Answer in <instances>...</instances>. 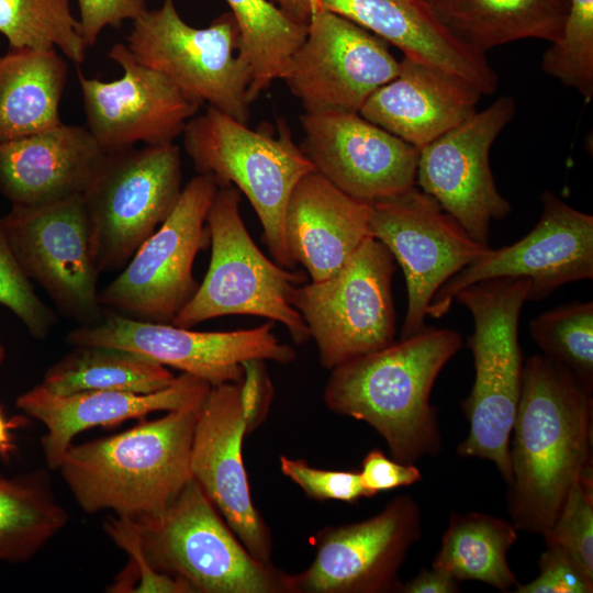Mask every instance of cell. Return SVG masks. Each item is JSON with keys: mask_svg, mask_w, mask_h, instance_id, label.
<instances>
[{"mask_svg": "<svg viewBox=\"0 0 593 593\" xmlns=\"http://www.w3.org/2000/svg\"><path fill=\"white\" fill-rule=\"evenodd\" d=\"M592 390L544 355L523 365L510 443L507 512L517 530L545 535L572 485L592 475Z\"/></svg>", "mask_w": 593, "mask_h": 593, "instance_id": "obj_1", "label": "cell"}, {"mask_svg": "<svg viewBox=\"0 0 593 593\" xmlns=\"http://www.w3.org/2000/svg\"><path fill=\"white\" fill-rule=\"evenodd\" d=\"M461 346L458 332L426 326L331 370L324 403L337 415L370 425L398 462L415 465L437 456L443 439L430 393Z\"/></svg>", "mask_w": 593, "mask_h": 593, "instance_id": "obj_2", "label": "cell"}, {"mask_svg": "<svg viewBox=\"0 0 593 593\" xmlns=\"http://www.w3.org/2000/svg\"><path fill=\"white\" fill-rule=\"evenodd\" d=\"M201 405L72 444L58 470L79 507L134 521L160 516L192 479L191 448Z\"/></svg>", "mask_w": 593, "mask_h": 593, "instance_id": "obj_3", "label": "cell"}, {"mask_svg": "<svg viewBox=\"0 0 593 593\" xmlns=\"http://www.w3.org/2000/svg\"><path fill=\"white\" fill-rule=\"evenodd\" d=\"M529 286L525 278H494L473 283L455 296L473 320L467 345L474 365L471 392L461 403L469 433L457 454L493 462L506 483L512 475L510 443L524 365L519 316Z\"/></svg>", "mask_w": 593, "mask_h": 593, "instance_id": "obj_4", "label": "cell"}, {"mask_svg": "<svg viewBox=\"0 0 593 593\" xmlns=\"http://www.w3.org/2000/svg\"><path fill=\"white\" fill-rule=\"evenodd\" d=\"M181 135L198 174L243 192L259 219L272 260L295 269L284 237L286 210L294 187L314 167L290 130L281 126L278 136L253 131L209 107L187 122Z\"/></svg>", "mask_w": 593, "mask_h": 593, "instance_id": "obj_5", "label": "cell"}, {"mask_svg": "<svg viewBox=\"0 0 593 593\" xmlns=\"http://www.w3.org/2000/svg\"><path fill=\"white\" fill-rule=\"evenodd\" d=\"M240 192L219 186L206 215L211 259L203 281L171 322L183 328L227 315H250L281 323L298 345L311 337L291 303L306 277L266 257L250 237L239 213Z\"/></svg>", "mask_w": 593, "mask_h": 593, "instance_id": "obj_6", "label": "cell"}, {"mask_svg": "<svg viewBox=\"0 0 593 593\" xmlns=\"http://www.w3.org/2000/svg\"><path fill=\"white\" fill-rule=\"evenodd\" d=\"M136 522L150 566L193 593H294L292 574L255 558L193 478L160 516Z\"/></svg>", "mask_w": 593, "mask_h": 593, "instance_id": "obj_7", "label": "cell"}, {"mask_svg": "<svg viewBox=\"0 0 593 593\" xmlns=\"http://www.w3.org/2000/svg\"><path fill=\"white\" fill-rule=\"evenodd\" d=\"M174 143L103 153L81 194L100 273L121 271L182 191Z\"/></svg>", "mask_w": 593, "mask_h": 593, "instance_id": "obj_8", "label": "cell"}, {"mask_svg": "<svg viewBox=\"0 0 593 593\" xmlns=\"http://www.w3.org/2000/svg\"><path fill=\"white\" fill-rule=\"evenodd\" d=\"M394 261L381 242L369 237L332 276L294 289L291 303L323 368L331 371L395 342Z\"/></svg>", "mask_w": 593, "mask_h": 593, "instance_id": "obj_9", "label": "cell"}, {"mask_svg": "<svg viewBox=\"0 0 593 593\" xmlns=\"http://www.w3.org/2000/svg\"><path fill=\"white\" fill-rule=\"evenodd\" d=\"M132 22L126 46L139 64L164 74L200 107L208 103L247 124L250 74L234 55L238 29L233 14L198 29L181 19L175 0H163Z\"/></svg>", "mask_w": 593, "mask_h": 593, "instance_id": "obj_10", "label": "cell"}, {"mask_svg": "<svg viewBox=\"0 0 593 593\" xmlns=\"http://www.w3.org/2000/svg\"><path fill=\"white\" fill-rule=\"evenodd\" d=\"M211 175H197L169 216L99 291L100 304L124 316L171 324L198 290L193 264L210 244L206 215L217 191Z\"/></svg>", "mask_w": 593, "mask_h": 593, "instance_id": "obj_11", "label": "cell"}, {"mask_svg": "<svg viewBox=\"0 0 593 593\" xmlns=\"http://www.w3.org/2000/svg\"><path fill=\"white\" fill-rule=\"evenodd\" d=\"M13 255L66 317L89 326L99 323L100 275L81 195L35 206H11L0 217Z\"/></svg>", "mask_w": 593, "mask_h": 593, "instance_id": "obj_12", "label": "cell"}, {"mask_svg": "<svg viewBox=\"0 0 593 593\" xmlns=\"http://www.w3.org/2000/svg\"><path fill=\"white\" fill-rule=\"evenodd\" d=\"M370 204L369 230L403 270L407 310L401 338L426 327L437 291L490 250L474 240L438 202L415 186Z\"/></svg>", "mask_w": 593, "mask_h": 593, "instance_id": "obj_13", "label": "cell"}, {"mask_svg": "<svg viewBox=\"0 0 593 593\" xmlns=\"http://www.w3.org/2000/svg\"><path fill=\"white\" fill-rule=\"evenodd\" d=\"M275 322L230 332H199L172 324L134 320L104 309L102 320L71 329L69 346L97 345L127 349L194 376L211 387L239 383L248 360L292 362L295 350L273 333Z\"/></svg>", "mask_w": 593, "mask_h": 593, "instance_id": "obj_14", "label": "cell"}, {"mask_svg": "<svg viewBox=\"0 0 593 593\" xmlns=\"http://www.w3.org/2000/svg\"><path fill=\"white\" fill-rule=\"evenodd\" d=\"M540 200L541 215L534 228L512 245L490 248L452 276L433 298L427 315L443 317L459 291L483 280L528 279V301H538L566 283L593 278V216L551 191H544Z\"/></svg>", "mask_w": 593, "mask_h": 593, "instance_id": "obj_15", "label": "cell"}, {"mask_svg": "<svg viewBox=\"0 0 593 593\" xmlns=\"http://www.w3.org/2000/svg\"><path fill=\"white\" fill-rule=\"evenodd\" d=\"M422 535V510L410 495L393 497L378 514L313 536L315 556L292 574L294 593H394L399 571Z\"/></svg>", "mask_w": 593, "mask_h": 593, "instance_id": "obj_16", "label": "cell"}, {"mask_svg": "<svg viewBox=\"0 0 593 593\" xmlns=\"http://www.w3.org/2000/svg\"><path fill=\"white\" fill-rule=\"evenodd\" d=\"M514 114V100L501 97L419 148L415 182L483 245L491 222L511 212L496 188L490 149Z\"/></svg>", "mask_w": 593, "mask_h": 593, "instance_id": "obj_17", "label": "cell"}, {"mask_svg": "<svg viewBox=\"0 0 593 593\" xmlns=\"http://www.w3.org/2000/svg\"><path fill=\"white\" fill-rule=\"evenodd\" d=\"M307 33L283 78L305 113L359 112L366 100L394 79L400 61L388 43L324 9L313 12Z\"/></svg>", "mask_w": 593, "mask_h": 593, "instance_id": "obj_18", "label": "cell"}, {"mask_svg": "<svg viewBox=\"0 0 593 593\" xmlns=\"http://www.w3.org/2000/svg\"><path fill=\"white\" fill-rule=\"evenodd\" d=\"M108 57L122 67L121 78L103 81L77 70L86 127L102 152L174 143L200 105L164 74L139 64L125 44L112 45Z\"/></svg>", "mask_w": 593, "mask_h": 593, "instance_id": "obj_19", "label": "cell"}, {"mask_svg": "<svg viewBox=\"0 0 593 593\" xmlns=\"http://www.w3.org/2000/svg\"><path fill=\"white\" fill-rule=\"evenodd\" d=\"M301 123L314 170L347 195L371 203L415 186L419 149L358 112L305 113Z\"/></svg>", "mask_w": 593, "mask_h": 593, "instance_id": "obj_20", "label": "cell"}, {"mask_svg": "<svg viewBox=\"0 0 593 593\" xmlns=\"http://www.w3.org/2000/svg\"><path fill=\"white\" fill-rule=\"evenodd\" d=\"M246 434L240 382L211 387L197 417L191 473L245 548L270 563L271 533L254 505L243 460Z\"/></svg>", "mask_w": 593, "mask_h": 593, "instance_id": "obj_21", "label": "cell"}, {"mask_svg": "<svg viewBox=\"0 0 593 593\" xmlns=\"http://www.w3.org/2000/svg\"><path fill=\"white\" fill-rule=\"evenodd\" d=\"M210 389L208 382L184 372L169 387L153 393L99 390L57 394L40 383L21 393L15 406L44 425L41 446L46 466L58 470L72 439L81 432L143 419L154 412L201 405Z\"/></svg>", "mask_w": 593, "mask_h": 593, "instance_id": "obj_22", "label": "cell"}, {"mask_svg": "<svg viewBox=\"0 0 593 593\" xmlns=\"http://www.w3.org/2000/svg\"><path fill=\"white\" fill-rule=\"evenodd\" d=\"M481 96L471 81L403 56L358 113L419 149L475 113Z\"/></svg>", "mask_w": 593, "mask_h": 593, "instance_id": "obj_23", "label": "cell"}, {"mask_svg": "<svg viewBox=\"0 0 593 593\" xmlns=\"http://www.w3.org/2000/svg\"><path fill=\"white\" fill-rule=\"evenodd\" d=\"M104 152L86 126L64 124L0 146V194L11 206L81 195Z\"/></svg>", "mask_w": 593, "mask_h": 593, "instance_id": "obj_24", "label": "cell"}, {"mask_svg": "<svg viewBox=\"0 0 593 593\" xmlns=\"http://www.w3.org/2000/svg\"><path fill=\"white\" fill-rule=\"evenodd\" d=\"M369 215V203L347 195L313 170L296 183L287 205L284 237L289 253L311 281H322L372 237Z\"/></svg>", "mask_w": 593, "mask_h": 593, "instance_id": "obj_25", "label": "cell"}, {"mask_svg": "<svg viewBox=\"0 0 593 593\" xmlns=\"http://www.w3.org/2000/svg\"><path fill=\"white\" fill-rule=\"evenodd\" d=\"M317 9L356 23L398 47L404 57L471 81L483 96L496 90L497 75L485 55L450 35L422 0H315L313 12Z\"/></svg>", "mask_w": 593, "mask_h": 593, "instance_id": "obj_26", "label": "cell"}, {"mask_svg": "<svg viewBox=\"0 0 593 593\" xmlns=\"http://www.w3.org/2000/svg\"><path fill=\"white\" fill-rule=\"evenodd\" d=\"M422 1L450 35L484 55L524 38L558 41L569 8V0Z\"/></svg>", "mask_w": 593, "mask_h": 593, "instance_id": "obj_27", "label": "cell"}, {"mask_svg": "<svg viewBox=\"0 0 593 593\" xmlns=\"http://www.w3.org/2000/svg\"><path fill=\"white\" fill-rule=\"evenodd\" d=\"M68 65L56 49L0 55V146L60 125Z\"/></svg>", "mask_w": 593, "mask_h": 593, "instance_id": "obj_28", "label": "cell"}, {"mask_svg": "<svg viewBox=\"0 0 593 593\" xmlns=\"http://www.w3.org/2000/svg\"><path fill=\"white\" fill-rule=\"evenodd\" d=\"M68 519L45 469L12 477L0 474V562L31 560L65 528Z\"/></svg>", "mask_w": 593, "mask_h": 593, "instance_id": "obj_29", "label": "cell"}, {"mask_svg": "<svg viewBox=\"0 0 593 593\" xmlns=\"http://www.w3.org/2000/svg\"><path fill=\"white\" fill-rule=\"evenodd\" d=\"M510 521L481 512H452L433 567L457 581H480L501 592L510 591L517 579L508 566L507 552L517 540Z\"/></svg>", "mask_w": 593, "mask_h": 593, "instance_id": "obj_30", "label": "cell"}, {"mask_svg": "<svg viewBox=\"0 0 593 593\" xmlns=\"http://www.w3.org/2000/svg\"><path fill=\"white\" fill-rule=\"evenodd\" d=\"M175 379L167 367L141 354L110 346L76 345L46 370L41 383L57 394L99 390L153 393Z\"/></svg>", "mask_w": 593, "mask_h": 593, "instance_id": "obj_31", "label": "cell"}, {"mask_svg": "<svg viewBox=\"0 0 593 593\" xmlns=\"http://www.w3.org/2000/svg\"><path fill=\"white\" fill-rule=\"evenodd\" d=\"M238 29V56L250 74L251 103L276 79H283L307 25L290 19L270 0H226Z\"/></svg>", "mask_w": 593, "mask_h": 593, "instance_id": "obj_32", "label": "cell"}, {"mask_svg": "<svg viewBox=\"0 0 593 593\" xmlns=\"http://www.w3.org/2000/svg\"><path fill=\"white\" fill-rule=\"evenodd\" d=\"M0 34L9 48H58L76 66L86 59L88 47L70 0H0Z\"/></svg>", "mask_w": 593, "mask_h": 593, "instance_id": "obj_33", "label": "cell"}, {"mask_svg": "<svg viewBox=\"0 0 593 593\" xmlns=\"http://www.w3.org/2000/svg\"><path fill=\"white\" fill-rule=\"evenodd\" d=\"M529 332L544 356L568 368L592 390V301H574L546 311L530 321Z\"/></svg>", "mask_w": 593, "mask_h": 593, "instance_id": "obj_34", "label": "cell"}, {"mask_svg": "<svg viewBox=\"0 0 593 593\" xmlns=\"http://www.w3.org/2000/svg\"><path fill=\"white\" fill-rule=\"evenodd\" d=\"M542 70L585 101L593 97V0H569L558 41L541 58Z\"/></svg>", "mask_w": 593, "mask_h": 593, "instance_id": "obj_35", "label": "cell"}, {"mask_svg": "<svg viewBox=\"0 0 593 593\" xmlns=\"http://www.w3.org/2000/svg\"><path fill=\"white\" fill-rule=\"evenodd\" d=\"M103 528L112 541L130 557L125 569L109 586V592L193 593L186 582L158 572L150 566L143 550L136 521L113 514L104 522Z\"/></svg>", "mask_w": 593, "mask_h": 593, "instance_id": "obj_36", "label": "cell"}, {"mask_svg": "<svg viewBox=\"0 0 593 593\" xmlns=\"http://www.w3.org/2000/svg\"><path fill=\"white\" fill-rule=\"evenodd\" d=\"M0 305L8 309L35 339L46 338L57 323L56 313L34 291L22 272L0 226Z\"/></svg>", "mask_w": 593, "mask_h": 593, "instance_id": "obj_37", "label": "cell"}, {"mask_svg": "<svg viewBox=\"0 0 593 593\" xmlns=\"http://www.w3.org/2000/svg\"><path fill=\"white\" fill-rule=\"evenodd\" d=\"M545 545L567 549L593 574V480L580 479L569 491L552 527L542 535Z\"/></svg>", "mask_w": 593, "mask_h": 593, "instance_id": "obj_38", "label": "cell"}, {"mask_svg": "<svg viewBox=\"0 0 593 593\" xmlns=\"http://www.w3.org/2000/svg\"><path fill=\"white\" fill-rule=\"evenodd\" d=\"M279 462L281 473L313 500L354 503L367 497L359 471L318 469L287 456H280Z\"/></svg>", "mask_w": 593, "mask_h": 593, "instance_id": "obj_39", "label": "cell"}, {"mask_svg": "<svg viewBox=\"0 0 593 593\" xmlns=\"http://www.w3.org/2000/svg\"><path fill=\"white\" fill-rule=\"evenodd\" d=\"M539 575L515 585V593H592L593 574L563 547L547 544L538 560Z\"/></svg>", "mask_w": 593, "mask_h": 593, "instance_id": "obj_40", "label": "cell"}, {"mask_svg": "<svg viewBox=\"0 0 593 593\" xmlns=\"http://www.w3.org/2000/svg\"><path fill=\"white\" fill-rule=\"evenodd\" d=\"M81 35L87 47L93 46L107 26L120 29L145 10L146 0H77Z\"/></svg>", "mask_w": 593, "mask_h": 593, "instance_id": "obj_41", "label": "cell"}, {"mask_svg": "<svg viewBox=\"0 0 593 593\" xmlns=\"http://www.w3.org/2000/svg\"><path fill=\"white\" fill-rule=\"evenodd\" d=\"M359 474L367 497H372L383 491L412 485L422 479V473L415 465L390 459L378 448L365 456Z\"/></svg>", "mask_w": 593, "mask_h": 593, "instance_id": "obj_42", "label": "cell"}, {"mask_svg": "<svg viewBox=\"0 0 593 593\" xmlns=\"http://www.w3.org/2000/svg\"><path fill=\"white\" fill-rule=\"evenodd\" d=\"M242 402L247 421V433L254 432L266 418L272 398V385L262 360L243 363Z\"/></svg>", "mask_w": 593, "mask_h": 593, "instance_id": "obj_43", "label": "cell"}, {"mask_svg": "<svg viewBox=\"0 0 593 593\" xmlns=\"http://www.w3.org/2000/svg\"><path fill=\"white\" fill-rule=\"evenodd\" d=\"M402 593H457L460 592V584L448 572L432 567L422 569L419 573L403 583Z\"/></svg>", "mask_w": 593, "mask_h": 593, "instance_id": "obj_44", "label": "cell"}, {"mask_svg": "<svg viewBox=\"0 0 593 593\" xmlns=\"http://www.w3.org/2000/svg\"><path fill=\"white\" fill-rule=\"evenodd\" d=\"M26 422L24 416L7 418L0 406V458L9 462L16 451L13 430L23 426Z\"/></svg>", "mask_w": 593, "mask_h": 593, "instance_id": "obj_45", "label": "cell"}, {"mask_svg": "<svg viewBox=\"0 0 593 593\" xmlns=\"http://www.w3.org/2000/svg\"><path fill=\"white\" fill-rule=\"evenodd\" d=\"M293 21L306 25L315 0H270Z\"/></svg>", "mask_w": 593, "mask_h": 593, "instance_id": "obj_46", "label": "cell"}, {"mask_svg": "<svg viewBox=\"0 0 593 593\" xmlns=\"http://www.w3.org/2000/svg\"><path fill=\"white\" fill-rule=\"evenodd\" d=\"M5 356H7L5 348H4V346L0 343V366L4 362Z\"/></svg>", "mask_w": 593, "mask_h": 593, "instance_id": "obj_47", "label": "cell"}]
</instances>
